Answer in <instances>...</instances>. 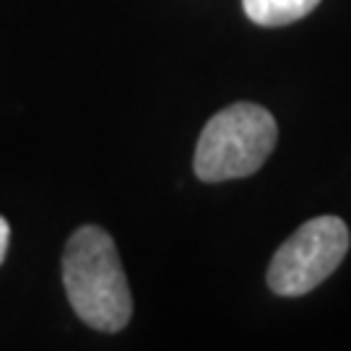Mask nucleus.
I'll use <instances>...</instances> for the list:
<instances>
[{"label": "nucleus", "mask_w": 351, "mask_h": 351, "mask_svg": "<svg viewBox=\"0 0 351 351\" xmlns=\"http://www.w3.org/2000/svg\"><path fill=\"white\" fill-rule=\"evenodd\" d=\"M68 302L86 326L117 333L133 315V297L112 237L99 226H81L63 255Z\"/></svg>", "instance_id": "obj_1"}, {"label": "nucleus", "mask_w": 351, "mask_h": 351, "mask_svg": "<svg viewBox=\"0 0 351 351\" xmlns=\"http://www.w3.org/2000/svg\"><path fill=\"white\" fill-rule=\"evenodd\" d=\"M278 141V125L265 107L239 101L206 123L195 146V175L203 182H226L258 172Z\"/></svg>", "instance_id": "obj_2"}, {"label": "nucleus", "mask_w": 351, "mask_h": 351, "mask_svg": "<svg viewBox=\"0 0 351 351\" xmlns=\"http://www.w3.org/2000/svg\"><path fill=\"white\" fill-rule=\"evenodd\" d=\"M349 252V226L339 216H317L281 245L268 265V287L278 297H300L320 287Z\"/></svg>", "instance_id": "obj_3"}, {"label": "nucleus", "mask_w": 351, "mask_h": 351, "mask_svg": "<svg viewBox=\"0 0 351 351\" xmlns=\"http://www.w3.org/2000/svg\"><path fill=\"white\" fill-rule=\"evenodd\" d=\"M320 0H242L247 19L261 26H287L304 19Z\"/></svg>", "instance_id": "obj_4"}, {"label": "nucleus", "mask_w": 351, "mask_h": 351, "mask_svg": "<svg viewBox=\"0 0 351 351\" xmlns=\"http://www.w3.org/2000/svg\"><path fill=\"white\" fill-rule=\"evenodd\" d=\"M8 239H11V226L0 216V263H3V258H5V252H8Z\"/></svg>", "instance_id": "obj_5"}]
</instances>
